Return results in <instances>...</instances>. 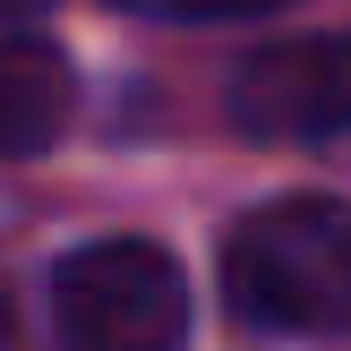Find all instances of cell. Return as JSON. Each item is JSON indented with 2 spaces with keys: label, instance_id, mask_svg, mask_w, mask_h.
Returning a JSON list of instances; mask_svg holds the SVG:
<instances>
[{
  "label": "cell",
  "instance_id": "cell-3",
  "mask_svg": "<svg viewBox=\"0 0 351 351\" xmlns=\"http://www.w3.org/2000/svg\"><path fill=\"white\" fill-rule=\"evenodd\" d=\"M223 112L257 146H335L351 137V34H283L249 51L223 86Z\"/></svg>",
  "mask_w": 351,
  "mask_h": 351
},
{
  "label": "cell",
  "instance_id": "cell-1",
  "mask_svg": "<svg viewBox=\"0 0 351 351\" xmlns=\"http://www.w3.org/2000/svg\"><path fill=\"white\" fill-rule=\"evenodd\" d=\"M223 300L274 343H351V206L274 197L223 240Z\"/></svg>",
  "mask_w": 351,
  "mask_h": 351
},
{
  "label": "cell",
  "instance_id": "cell-4",
  "mask_svg": "<svg viewBox=\"0 0 351 351\" xmlns=\"http://www.w3.org/2000/svg\"><path fill=\"white\" fill-rule=\"evenodd\" d=\"M69 103H77L69 51L34 43V34H0V163L43 154L69 129Z\"/></svg>",
  "mask_w": 351,
  "mask_h": 351
},
{
  "label": "cell",
  "instance_id": "cell-5",
  "mask_svg": "<svg viewBox=\"0 0 351 351\" xmlns=\"http://www.w3.org/2000/svg\"><path fill=\"white\" fill-rule=\"evenodd\" d=\"M120 17H146V26H240V17H274L291 0H112Z\"/></svg>",
  "mask_w": 351,
  "mask_h": 351
},
{
  "label": "cell",
  "instance_id": "cell-2",
  "mask_svg": "<svg viewBox=\"0 0 351 351\" xmlns=\"http://www.w3.org/2000/svg\"><path fill=\"white\" fill-rule=\"evenodd\" d=\"M51 343L60 351H189V283L163 240H77L51 266Z\"/></svg>",
  "mask_w": 351,
  "mask_h": 351
},
{
  "label": "cell",
  "instance_id": "cell-6",
  "mask_svg": "<svg viewBox=\"0 0 351 351\" xmlns=\"http://www.w3.org/2000/svg\"><path fill=\"white\" fill-rule=\"evenodd\" d=\"M51 0H0V17H43Z\"/></svg>",
  "mask_w": 351,
  "mask_h": 351
}]
</instances>
